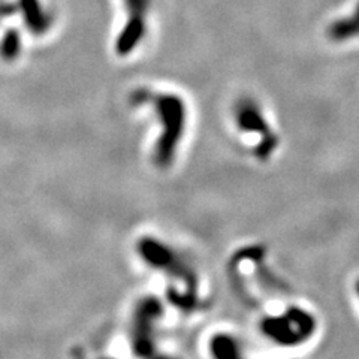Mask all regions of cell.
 I'll return each mask as SVG.
<instances>
[{
	"mask_svg": "<svg viewBox=\"0 0 359 359\" xmlns=\"http://www.w3.org/2000/svg\"><path fill=\"white\" fill-rule=\"evenodd\" d=\"M135 97L140 102L151 104L161 118L162 133L154 144V163L159 168L171 166L186 129L187 111L184 100L174 93H153L149 90H141Z\"/></svg>",
	"mask_w": 359,
	"mask_h": 359,
	"instance_id": "1",
	"label": "cell"
},
{
	"mask_svg": "<svg viewBox=\"0 0 359 359\" xmlns=\"http://www.w3.org/2000/svg\"><path fill=\"white\" fill-rule=\"evenodd\" d=\"M138 252L150 266L161 269L170 277L171 298L175 304L184 310H192L198 302V278L182 256L154 238H142Z\"/></svg>",
	"mask_w": 359,
	"mask_h": 359,
	"instance_id": "2",
	"label": "cell"
},
{
	"mask_svg": "<svg viewBox=\"0 0 359 359\" xmlns=\"http://www.w3.org/2000/svg\"><path fill=\"white\" fill-rule=\"evenodd\" d=\"M233 117L238 129L245 133H255L259 138V144L256 147V156L259 159H268L277 149L278 138L266 121L261 107L253 99H241L235 105Z\"/></svg>",
	"mask_w": 359,
	"mask_h": 359,
	"instance_id": "3",
	"label": "cell"
},
{
	"mask_svg": "<svg viewBox=\"0 0 359 359\" xmlns=\"http://www.w3.org/2000/svg\"><path fill=\"white\" fill-rule=\"evenodd\" d=\"M316 322L306 310L290 309L282 316H274L265 320L262 331L268 339L282 344H298L306 341L313 334Z\"/></svg>",
	"mask_w": 359,
	"mask_h": 359,
	"instance_id": "4",
	"label": "cell"
},
{
	"mask_svg": "<svg viewBox=\"0 0 359 359\" xmlns=\"http://www.w3.org/2000/svg\"><path fill=\"white\" fill-rule=\"evenodd\" d=\"M126 9V22L116 41V53L121 57L132 54L147 35L149 14L153 0H123Z\"/></svg>",
	"mask_w": 359,
	"mask_h": 359,
	"instance_id": "5",
	"label": "cell"
},
{
	"mask_svg": "<svg viewBox=\"0 0 359 359\" xmlns=\"http://www.w3.org/2000/svg\"><path fill=\"white\" fill-rule=\"evenodd\" d=\"M162 316L159 301L149 298L142 301L133 319V346L140 355H150L154 344V331L157 320Z\"/></svg>",
	"mask_w": 359,
	"mask_h": 359,
	"instance_id": "6",
	"label": "cell"
},
{
	"mask_svg": "<svg viewBox=\"0 0 359 359\" xmlns=\"http://www.w3.org/2000/svg\"><path fill=\"white\" fill-rule=\"evenodd\" d=\"M328 36L334 42H347L359 38V2L351 15L332 22L328 27Z\"/></svg>",
	"mask_w": 359,
	"mask_h": 359,
	"instance_id": "7",
	"label": "cell"
},
{
	"mask_svg": "<svg viewBox=\"0 0 359 359\" xmlns=\"http://www.w3.org/2000/svg\"><path fill=\"white\" fill-rule=\"evenodd\" d=\"M211 349L217 356H237L238 355L237 344H235L233 339H231V337H217L215 343H212Z\"/></svg>",
	"mask_w": 359,
	"mask_h": 359,
	"instance_id": "8",
	"label": "cell"
},
{
	"mask_svg": "<svg viewBox=\"0 0 359 359\" xmlns=\"http://www.w3.org/2000/svg\"><path fill=\"white\" fill-rule=\"evenodd\" d=\"M355 292H356V295L359 298V280H356V283H355Z\"/></svg>",
	"mask_w": 359,
	"mask_h": 359,
	"instance_id": "9",
	"label": "cell"
}]
</instances>
